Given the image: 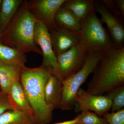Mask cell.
Returning <instances> with one entry per match:
<instances>
[{
	"label": "cell",
	"mask_w": 124,
	"mask_h": 124,
	"mask_svg": "<svg viewBox=\"0 0 124 124\" xmlns=\"http://www.w3.org/2000/svg\"><path fill=\"white\" fill-rule=\"evenodd\" d=\"M50 74L41 66L35 68L24 66L21 69L20 83L33 110L36 124H48L53 119L54 109L46 104L44 93L45 85Z\"/></svg>",
	"instance_id": "obj_1"
},
{
	"label": "cell",
	"mask_w": 124,
	"mask_h": 124,
	"mask_svg": "<svg viewBox=\"0 0 124 124\" xmlns=\"http://www.w3.org/2000/svg\"><path fill=\"white\" fill-rule=\"evenodd\" d=\"M86 90L94 95H103L124 84V47L104 52L98 62Z\"/></svg>",
	"instance_id": "obj_2"
},
{
	"label": "cell",
	"mask_w": 124,
	"mask_h": 124,
	"mask_svg": "<svg viewBox=\"0 0 124 124\" xmlns=\"http://www.w3.org/2000/svg\"><path fill=\"white\" fill-rule=\"evenodd\" d=\"M23 3L8 26L2 32L0 42L25 54L33 52L42 55L34 39L35 25L38 19L30 10L28 1Z\"/></svg>",
	"instance_id": "obj_3"
},
{
	"label": "cell",
	"mask_w": 124,
	"mask_h": 124,
	"mask_svg": "<svg viewBox=\"0 0 124 124\" xmlns=\"http://www.w3.org/2000/svg\"><path fill=\"white\" fill-rule=\"evenodd\" d=\"M95 9L81 22L80 43L89 52L105 51L116 48L96 15Z\"/></svg>",
	"instance_id": "obj_4"
},
{
	"label": "cell",
	"mask_w": 124,
	"mask_h": 124,
	"mask_svg": "<svg viewBox=\"0 0 124 124\" xmlns=\"http://www.w3.org/2000/svg\"><path fill=\"white\" fill-rule=\"evenodd\" d=\"M106 51L89 52L84 64L79 70L62 82L63 91L60 109L68 110L74 108L78 91L89 76L93 72Z\"/></svg>",
	"instance_id": "obj_5"
},
{
	"label": "cell",
	"mask_w": 124,
	"mask_h": 124,
	"mask_svg": "<svg viewBox=\"0 0 124 124\" xmlns=\"http://www.w3.org/2000/svg\"><path fill=\"white\" fill-rule=\"evenodd\" d=\"M89 52L81 44L58 55V69L51 73L62 82L79 70L84 64Z\"/></svg>",
	"instance_id": "obj_6"
},
{
	"label": "cell",
	"mask_w": 124,
	"mask_h": 124,
	"mask_svg": "<svg viewBox=\"0 0 124 124\" xmlns=\"http://www.w3.org/2000/svg\"><path fill=\"white\" fill-rule=\"evenodd\" d=\"M34 39L42 52L43 60L41 66L48 69L50 73L58 69L57 58L54 52L50 34L46 25L38 20L34 29Z\"/></svg>",
	"instance_id": "obj_7"
},
{
	"label": "cell",
	"mask_w": 124,
	"mask_h": 124,
	"mask_svg": "<svg viewBox=\"0 0 124 124\" xmlns=\"http://www.w3.org/2000/svg\"><path fill=\"white\" fill-rule=\"evenodd\" d=\"M111 101L105 95H93L80 88L77 94L74 109L76 113L93 111L101 117L111 110Z\"/></svg>",
	"instance_id": "obj_8"
},
{
	"label": "cell",
	"mask_w": 124,
	"mask_h": 124,
	"mask_svg": "<svg viewBox=\"0 0 124 124\" xmlns=\"http://www.w3.org/2000/svg\"><path fill=\"white\" fill-rule=\"evenodd\" d=\"M48 29L56 57L80 43L78 33L73 32L55 23Z\"/></svg>",
	"instance_id": "obj_9"
},
{
	"label": "cell",
	"mask_w": 124,
	"mask_h": 124,
	"mask_svg": "<svg viewBox=\"0 0 124 124\" xmlns=\"http://www.w3.org/2000/svg\"><path fill=\"white\" fill-rule=\"evenodd\" d=\"M66 0H37L28 2V7L38 20L43 22L47 27L54 23V17L58 10Z\"/></svg>",
	"instance_id": "obj_10"
},
{
	"label": "cell",
	"mask_w": 124,
	"mask_h": 124,
	"mask_svg": "<svg viewBox=\"0 0 124 124\" xmlns=\"http://www.w3.org/2000/svg\"><path fill=\"white\" fill-rule=\"evenodd\" d=\"M94 8L101 16L103 22L107 24L112 38V41L117 48L124 47V26L117 16L113 15L107 9L101 0H95Z\"/></svg>",
	"instance_id": "obj_11"
},
{
	"label": "cell",
	"mask_w": 124,
	"mask_h": 124,
	"mask_svg": "<svg viewBox=\"0 0 124 124\" xmlns=\"http://www.w3.org/2000/svg\"><path fill=\"white\" fill-rule=\"evenodd\" d=\"M7 94L14 110L26 113L34 121L33 110L20 81H16L13 84Z\"/></svg>",
	"instance_id": "obj_12"
},
{
	"label": "cell",
	"mask_w": 124,
	"mask_h": 124,
	"mask_svg": "<svg viewBox=\"0 0 124 124\" xmlns=\"http://www.w3.org/2000/svg\"><path fill=\"white\" fill-rule=\"evenodd\" d=\"M63 91V82L55 76L50 74L44 89L46 104L54 110L60 108Z\"/></svg>",
	"instance_id": "obj_13"
},
{
	"label": "cell",
	"mask_w": 124,
	"mask_h": 124,
	"mask_svg": "<svg viewBox=\"0 0 124 124\" xmlns=\"http://www.w3.org/2000/svg\"><path fill=\"white\" fill-rule=\"evenodd\" d=\"M22 67L17 64L0 62V89L3 93L8 94L13 84L20 81Z\"/></svg>",
	"instance_id": "obj_14"
},
{
	"label": "cell",
	"mask_w": 124,
	"mask_h": 124,
	"mask_svg": "<svg viewBox=\"0 0 124 124\" xmlns=\"http://www.w3.org/2000/svg\"><path fill=\"white\" fill-rule=\"evenodd\" d=\"M94 0H66L62 7L70 10L81 23L94 9Z\"/></svg>",
	"instance_id": "obj_15"
},
{
	"label": "cell",
	"mask_w": 124,
	"mask_h": 124,
	"mask_svg": "<svg viewBox=\"0 0 124 124\" xmlns=\"http://www.w3.org/2000/svg\"><path fill=\"white\" fill-rule=\"evenodd\" d=\"M22 0H3L0 10V30L3 32L13 18L20 5Z\"/></svg>",
	"instance_id": "obj_16"
},
{
	"label": "cell",
	"mask_w": 124,
	"mask_h": 124,
	"mask_svg": "<svg viewBox=\"0 0 124 124\" xmlns=\"http://www.w3.org/2000/svg\"><path fill=\"white\" fill-rule=\"evenodd\" d=\"M54 21L73 32L78 34L79 32L81 23L73 13L68 9L61 7L55 14Z\"/></svg>",
	"instance_id": "obj_17"
},
{
	"label": "cell",
	"mask_w": 124,
	"mask_h": 124,
	"mask_svg": "<svg viewBox=\"0 0 124 124\" xmlns=\"http://www.w3.org/2000/svg\"><path fill=\"white\" fill-rule=\"evenodd\" d=\"M26 62L25 53L0 42V62L17 64L23 67L25 66Z\"/></svg>",
	"instance_id": "obj_18"
},
{
	"label": "cell",
	"mask_w": 124,
	"mask_h": 124,
	"mask_svg": "<svg viewBox=\"0 0 124 124\" xmlns=\"http://www.w3.org/2000/svg\"><path fill=\"white\" fill-rule=\"evenodd\" d=\"M0 124H36L27 114L15 110L6 111L0 115Z\"/></svg>",
	"instance_id": "obj_19"
},
{
	"label": "cell",
	"mask_w": 124,
	"mask_h": 124,
	"mask_svg": "<svg viewBox=\"0 0 124 124\" xmlns=\"http://www.w3.org/2000/svg\"><path fill=\"white\" fill-rule=\"evenodd\" d=\"M111 101V112L124 108V85H120L110 90L104 95Z\"/></svg>",
	"instance_id": "obj_20"
},
{
	"label": "cell",
	"mask_w": 124,
	"mask_h": 124,
	"mask_svg": "<svg viewBox=\"0 0 124 124\" xmlns=\"http://www.w3.org/2000/svg\"><path fill=\"white\" fill-rule=\"evenodd\" d=\"M76 124H108L104 117H101L90 111H83L76 117Z\"/></svg>",
	"instance_id": "obj_21"
},
{
	"label": "cell",
	"mask_w": 124,
	"mask_h": 124,
	"mask_svg": "<svg viewBox=\"0 0 124 124\" xmlns=\"http://www.w3.org/2000/svg\"><path fill=\"white\" fill-rule=\"evenodd\" d=\"M108 124H124V109L114 112H108L103 116Z\"/></svg>",
	"instance_id": "obj_22"
},
{
	"label": "cell",
	"mask_w": 124,
	"mask_h": 124,
	"mask_svg": "<svg viewBox=\"0 0 124 124\" xmlns=\"http://www.w3.org/2000/svg\"><path fill=\"white\" fill-rule=\"evenodd\" d=\"M14 110L8 94L0 90V115L6 111Z\"/></svg>",
	"instance_id": "obj_23"
},
{
	"label": "cell",
	"mask_w": 124,
	"mask_h": 124,
	"mask_svg": "<svg viewBox=\"0 0 124 124\" xmlns=\"http://www.w3.org/2000/svg\"><path fill=\"white\" fill-rule=\"evenodd\" d=\"M102 2L107 9L113 15L120 16L121 14L116 5L115 0H102Z\"/></svg>",
	"instance_id": "obj_24"
},
{
	"label": "cell",
	"mask_w": 124,
	"mask_h": 124,
	"mask_svg": "<svg viewBox=\"0 0 124 124\" xmlns=\"http://www.w3.org/2000/svg\"><path fill=\"white\" fill-rule=\"evenodd\" d=\"M116 6L120 12L122 16H124V0H115Z\"/></svg>",
	"instance_id": "obj_25"
},
{
	"label": "cell",
	"mask_w": 124,
	"mask_h": 124,
	"mask_svg": "<svg viewBox=\"0 0 124 124\" xmlns=\"http://www.w3.org/2000/svg\"><path fill=\"white\" fill-rule=\"evenodd\" d=\"M78 121V119L76 117L73 120L66 121L63 122H58L53 124H76Z\"/></svg>",
	"instance_id": "obj_26"
},
{
	"label": "cell",
	"mask_w": 124,
	"mask_h": 124,
	"mask_svg": "<svg viewBox=\"0 0 124 124\" xmlns=\"http://www.w3.org/2000/svg\"><path fill=\"white\" fill-rule=\"evenodd\" d=\"M2 0H0V10L1 8V5H2Z\"/></svg>",
	"instance_id": "obj_27"
},
{
	"label": "cell",
	"mask_w": 124,
	"mask_h": 124,
	"mask_svg": "<svg viewBox=\"0 0 124 124\" xmlns=\"http://www.w3.org/2000/svg\"><path fill=\"white\" fill-rule=\"evenodd\" d=\"M2 31H1V30H0V40L1 39V37H2Z\"/></svg>",
	"instance_id": "obj_28"
},
{
	"label": "cell",
	"mask_w": 124,
	"mask_h": 124,
	"mask_svg": "<svg viewBox=\"0 0 124 124\" xmlns=\"http://www.w3.org/2000/svg\"></svg>",
	"instance_id": "obj_29"
}]
</instances>
